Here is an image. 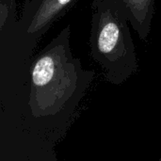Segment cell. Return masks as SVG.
I'll return each mask as SVG.
<instances>
[{"mask_svg":"<svg viewBox=\"0 0 161 161\" xmlns=\"http://www.w3.org/2000/svg\"><path fill=\"white\" fill-rule=\"evenodd\" d=\"M127 15L131 27L140 39L146 41L152 27L155 0H115Z\"/></svg>","mask_w":161,"mask_h":161,"instance_id":"3957f363","label":"cell"},{"mask_svg":"<svg viewBox=\"0 0 161 161\" xmlns=\"http://www.w3.org/2000/svg\"><path fill=\"white\" fill-rule=\"evenodd\" d=\"M130 21L115 0H93L90 46L92 58L104 69L108 78L123 82L138 68Z\"/></svg>","mask_w":161,"mask_h":161,"instance_id":"6da1fadb","label":"cell"},{"mask_svg":"<svg viewBox=\"0 0 161 161\" xmlns=\"http://www.w3.org/2000/svg\"><path fill=\"white\" fill-rule=\"evenodd\" d=\"M77 0H25L20 16H6L17 45L31 56L39 41L51 25Z\"/></svg>","mask_w":161,"mask_h":161,"instance_id":"7a4b0ae2","label":"cell"}]
</instances>
